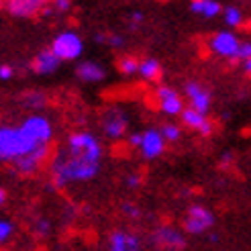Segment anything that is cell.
<instances>
[{"label": "cell", "mask_w": 251, "mask_h": 251, "mask_svg": "<svg viewBox=\"0 0 251 251\" xmlns=\"http://www.w3.org/2000/svg\"><path fill=\"white\" fill-rule=\"evenodd\" d=\"M127 141H129V145H131V147H135V149H139V143H141V131H135V133H129V137H127Z\"/></svg>", "instance_id": "cell-31"}, {"label": "cell", "mask_w": 251, "mask_h": 251, "mask_svg": "<svg viewBox=\"0 0 251 251\" xmlns=\"http://www.w3.org/2000/svg\"><path fill=\"white\" fill-rule=\"evenodd\" d=\"M108 251H143V243L127 229H115L108 235Z\"/></svg>", "instance_id": "cell-14"}, {"label": "cell", "mask_w": 251, "mask_h": 251, "mask_svg": "<svg viewBox=\"0 0 251 251\" xmlns=\"http://www.w3.org/2000/svg\"><path fill=\"white\" fill-rule=\"evenodd\" d=\"M23 104L27 108H31V110L41 108V106L47 104V96L43 92H27V94H25V98H23Z\"/></svg>", "instance_id": "cell-23"}, {"label": "cell", "mask_w": 251, "mask_h": 251, "mask_svg": "<svg viewBox=\"0 0 251 251\" xmlns=\"http://www.w3.org/2000/svg\"><path fill=\"white\" fill-rule=\"evenodd\" d=\"M241 68H243V72L247 74V76H251V59H245V61H241Z\"/></svg>", "instance_id": "cell-34"}, {"label": "cell", "mask_w": 251, "mask_h": 251, "mask_svg": "<svg viewBox=\"0 0 251 251\" xmlns=\"http://www.w3.org/2000/svg\"><path fill=\"white\" fill-rule=\"evenodd\" d=\"M151 245L159 251H184L186 249V233L172 225H161L151 233Z\"/></svg>", "instance_id": "cell-7"}, {"label": "cell", "mask_w": 251, "mask_h": 251, "mask_svg": "<svg viewBox=\"0 0 251 251\" xmlns=\"http://www.w3.org/2000/svg\"><path fill=\"white\" fill-rule=\"evenodd\" d=\"M15 68H12L10 64H0V82H8L15 78Z\"/></svg>", "instance_id": "cell-28"}, {"label": "cell", "mask_w": 251, "mask_h": 251, "mask_svg": "<svg viewBox=\"0 0 251 251\" xmlns=\"http://www.w3.org/2000/svg\"><path fill=\"white\" fill-rule=\"evenodd\" d=\"M33 231L39 237H47L49 233H51V223H49L47 219H37L35 225H33Z\"/></svg>", "instance_id": "cell-26"}, {"label": "cell", "mask_w": 251, "mask_h": 251, "mask_svg": "<svg viewBox=\"0 0 251 251\" xmlns=\"http://www.w3.org/2000/svg\"><path fill=\"white\" fill-rule=\"evenodd\" d=\"M190 10L204 19H215L223 12V4L219 0H190Z\"/></svg>", "instance_id": "cell-19"}, {"label": "cell", "mask_w": 251, "mask_h": 251, "mask_svg": "<svg viewBox=\"0 0 251 251\" xmlns=\"http://www.w3.org/2000/svg\"><path fill=\"white\" fill-rule=\"evenodd\" d=\"M49 149H51L49 145L35 149V151H31L27 155H23L21 159H17L15 164H12V168H15V172L21 174V176H31L35 172H39V168L45 164L47 157H49Z\"/></svg>", "instance_id": "cell-13"}, {"label": "cell", "mask_w": 251, "mask_h": 251, "mask_svg": "<svg viewBox=\"0 0 251 251\" xmlns=\"http://www.w3.org/2000/svg\"><path fill=\"white\" fill-rule=\"evenodd\" d=\"M139 184H141V176H137V174H131L129 178H127V186H129V188H137Z\"/></svg>", "instance_id": "cell-32"}, {"label": "cell", "mask_w": 251, "mask_h": 251, "mask_svg": "<svg viewBox=\"0 0 251 251\" xmlns=\"http://www.w3.org/2000/svg\"><path fill=\"white\" fill-rule=\"evenodd\" d=\"M137 74H139L145 82H159L164 78V66H161V61L155 57H143V59H139V72Z\"/></svg>", "instance_id": "cell-18"}, {"label": "cell", "mask_w": 251, "mask_h": 251, "mask_svg": "<svg viewBox=\"0 0 251 251\" xmlns=\"http://www.w3.org/2000/svg\"><path fill=\"white\" fill-rule=\"evenodd\" d=\"M180 119H182V125H184V127L196 131L198 135H202V137H210L212 131H215V123H212L206 115H200V112H196V110H192V108H188V106L182 110Z\"/></svg>", "instance_id": "cell-15"}, {"label": "cell", "mask_w": 251, "mask_h": 251, "mask_svg": "<svg viewBox=\"0 0 251 251\" xmlns=\"http://www.w3.org/2000/svg\"><path fill=\"white\" fill-rule=\"evenodd\" d=\"M241 39L231 31H219L208 39V49L215 55L229 59V61H237V51H239Z\"/></svg>", "instance_id": "cell-9"}, {"label": "cell", "mask_w": 251, "mask_h": 251, "mask_svg": "<svg viewBox=\"0 0 251 251\" xmlns=\"http://www.w3.org/2000/svg\"><path fill=\"white\" fill-rule=\"evenodd\" d=\"M49 49L55 53V57L61 64H64V61H76L84 53V39L80 37V33L66 29V31H59L53 37Z\"/></svg>", "instance_id": "cell-4"}, {"label": "cell", "mask_w": 251, "mask_h": 251, "mask_svg": "<svg viewBox=\"0 0 251 251\" xmlns=\"http://www.w3.org/2000/svg\"><path fill=\"white\" fill-rule=\"evenodd\" d=\"M98 43H106L110 49H117V47H123L125 45V39L117 33H108V35H98L96 37Z\"/></svg>", "instance_id": "cell-25"}, {"label": "cell", "mask_w": 251, "mask_h": 251, "mask_svg": "<svg viewBox=\"0 0 251 251\" xmlns=\"http://www.w3.org/2000/svg\"><path fill=\"white\" fill-rule=\"evenodd\" d=\"M76 76L84 84H98L106 78V70L102 64H98L94 59H84L76 66Z\"/></svg>", "instance_id": "cell-17"}, {"label": "cell", "mask_w": 251, "mask_h": 251, "mask_svg": "<svg viewBox=\"0 0 251 251\" xmlns=\"http://www.w3.org/2000/svg\"><path fill=\"white\" fill-rule=\"evenodd\" d=\"M72 8V0H51V10L59 12V15H66Z\"/></svg>", "instance_id": "cell-27"}, {"label": "cell", "mask_w": 251, "mask_h": 251, "mask_svg": "<svg viewBox=\"0 0 251 251\" xmlns=\"http://www.w3.org/2000/svg\"><path fill=\"white\" fill-rule=\"evenodd\" d=\"M123 212H125L127 217H131V219H133V217H135V219L141 217V210L137 208L135 204H131V202H125V204H123Z\"/></svg>", "instance_id": "cell-30"}, {"label": "cell", "mask_w": 251, "mask_h": 251, "mask_svg": "<svg viewBox=\"0 0 251 251\" xmlns=\"http://www.w3.org/2000/svg\"><path fill=\"white\" fill-rule=\"evenodd\" d=\"M66 151L68 153H76V155H88V157H96L102 159L104 149L100 139L90 133V131H74L68 135L66 141Z\"/></svg>", "instance_id": "cell-5"}, {"label": "cell", "mask_w": 251, "mask_h": 251, "mask_svg": "<svg viewBox=\"0 0 251 251\" xmlns=\"http://www.w3.org/2000/svg\"><path fill=\"white\" fill-rule=\"evenodd\" d=\"M17 227H15V223L8 221V219H2L0 217V245H4L12 239V235H15Z\"/></svg>", "instance_id": "cell-24"}, {"label": "cell", "mask_w": 251, "mask_h": 251, "mask_svg": "<svg viewBox=\"0 0 251 251\" xmlns=\"http://www.w3.org/2000/svg\"><path fill=\"white\" fill-rule=\"evenodd\" d=\"M117 70L123 76H135V74L139 72V59L133 55H121L117 59Z\"/></svg>", "instance_id": "cell-21"}, {"label": "cell", "mask_w": 251, "mask_h": 251, "mask_svg": "<svg viewBox=\"0 0 251 251\" xmlns=\"http://www.w3.org/2000/svg\"><path fill=\"white\" fill-rule=\"evenodd\" d=\"M217 223V217L208 206L204 204H192L188 206L186 215L182 219V231L186 235H192V237H200V235H206L212 231Z\"/></svg>", "instance_id": "cell-3"}, {"label": "cell", "mask_w": 251, "mask_h": 251, "mask_svg": "<svg viewBox=\"0 0 251 251\" xmlns=\"http://www.w3.org/2000/svg\"><path fill=\"white\" fill-rule=\"evenodd\" d=\"M2 6L15 19H35L45 17L51 8V0H2Z\"/></svg>", "instance_id": "cell-6"}, {"label": "cell", "mask_w": 251, "mask_h": 251, "mask_svg": "<svg viewBox=\"0 0 251 251\" xmlns=\"http://www.w3.org/2000/svg\"><path fill=\"white\" fill-rule=\"evenodd\" d=\"M53 123L49 117L33 112L19 125L0 123V164H15L17 159L45 145H51Z\"/></svg>", "instance_id": "cell-1"}, {"label": "cell", "mask_w": 251, "mask_h": 251, "mask_svg": "<svg viewBox=\"0 0 251 251\" xmlns=\"http://www.w3.org/2000/svg\"><path fill=\"white\" fill-rule=\"evenodd\" d=\"M4 202H6V190H4L2 186H0V206H2Z\"/></svg>", "instance_id": "cell-35"}, {"label": "cell", "mask_w": 251, "mask_h": 251, "mask_svg": "<svg viewBox=\"0 0 251 251\" xmlns=\"http://www.w3.org/2000/svg\"><path fill=\"white\" fill-rule=\"evenodd\" d=\"M102 133L110 141H121L129 133V119L121 108H108L102 115Z\"/></svg>", "instance_id": "cell-10"}, {"label": "cell", "mask_w": 251, "mask_h": 251, "mask_svg": "<svg viewBox=\"0 0 251 251\" xmlns=\"http://www.w3.org/2000/svg\"><path fill=\"white\" fill-rule=\"evenodd\" d=\"M100 166H102V159L68 153L64 149L51 159V182L55 188L92 182L100 174Z\"/></svg>", "instance_id": "cell-2"}, {"label": "cell", "mask_w": 251, "mask_h": 251, "mask_svg": "<svg viewBox=\"0 0 251 251\" xmlns=\"http://www.w3.org/2000/svg\"><path fill=\"white\" fill-rule=\"evenodd\" d=\"M221 15H223L225 25H227V27H231V29H239L241 25H243V10H241L239 6H233V4L223 6Z\"/></svg>", "instance_id": "cell-20"}, {"label": "cell", "mask_w": 251, "mask_h": 251, "mask_svg": "<svg viewBox=\"0 0 251 251\" xmlns=\"http://www.w3.org/2000/svg\"><path fill=\"white\" fill-rule=\"evenodd\" d=\"M131 23H135V25H139V23H143V12H139V10H135L133 15H131Z\"/></svg>", "instance_id": "cell-33"}, {"label": "cell", "mask_w": 251, "mask_h": 251, "mask_svg": "<svg viewBox=\"0 0 251 251\" xmlns=\"http://www.w3.org/2000/svg\"><path fill=\"white\" fill-rule=\"evenodd\" d=\"M245 61V59H251V41H241L239 45V51H237V61Z\"/></svg>", "instance_id": "cell-29"}, {"label": "cell", "mask_w": 251, "mask_h": 251, "mask_svg": "<svg viewBox=\"0 0 251 251\" xmlns=\"http://www.w3.org/2000/svg\"><path fill=\"white\" fill-rule=\"evenodd\" d=\"M184 98L188 100V108H192V110L200 112V115L208 117L210 106H212V96H210V92L206 90L202 84H198L194 80L186 82V86H184Z\"/></svg>", "instance_id": "cell-12"}, {"label": "cell", "mask_w": 251, "mask_h": 251, "mask_svg": "<svg viewBox=\"0 0 251 251\" xmlns=\"http://www.w3.org/2000/svg\"><path fill=\"white\" fill-rule=\"evenodd\" d=\"M166 139H164V135H161V131L157 127H149L145 131H141V143H139V153L143 159L147 161H153L157 157L164 155L166 151Z\"/></svg>", "instance_id": "cell-11"}, {"label": "cell", "mask_w": 251, "mask_h": 251, "mask_svg": "<svg viewBox=\"0 0 251 251\" xmlns=\"http://www.w3.org/2000/svg\"><path fill=\"white\" fill-rule=\"evenodd\" d=\"M61 66V61L55 57V53L51 49H41L39 53H35V57L31 59V70L37 74V76H49V74L57 72Z\"/></svg>", "instance_id": "cell-16"}, {"label": "cell", "mask_w": 251, "mask_h": 251, "mask_svg": "<svg viewBox=\"0 0 251 251\" xmlns=\"http://www.w3.org/2000/svg\"><path fill=\"white\" fill-rule=\"evenodd\" d=\"M159 131H161V135H164L166 143H178L182 139V127L176 125V123H164L159 127Z\"/></svg>", "instance_id": "cell-22"}, {"label": "cell", "mask_w": 251, "mask_h": 251, "mask_svg": "<svg viewBox=\"0 0 251 251\" xmlns=\"http://www.w3.org/2000/svg\"><path fill=\"white\" fill-rule=\"evenodd\" d=\"M153 96H155V102H157L159 112H164L166 117H180L182 110L186 108L184 96L176 90V88H172L168 84H159L155 88Z\"/></svg>", "instance_id": "cell-8"}]
</instances>
